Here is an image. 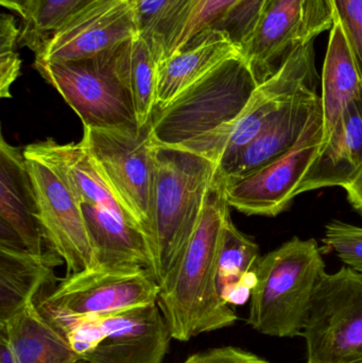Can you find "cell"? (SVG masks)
Segmentation results:
<instances>
[{
    "label": "cell",
    "mask_w": 362,
    "mask_h": 363,
    "mask_svg": "<svg viewBox=\"0 0 362 363\" xmlns=\"http://www.w3.org/2000/svg\"><path fill=\"white\" fill-rule=\"evenodd\" d=\"M315 239L293 237L259 260L251 290L248 324L266 336H302L317 286L325 274Z\"/></svg>",
    "instance_id": "obj_3"
},
{
    "label": "cell",
    "mask_w": 362,
    "mask_h": 363,
    "mask_svg": "<svg viewBox=\"0 0 362 363\" xmlns=\"http://www.w3.org/2000/svg\"><path fill=\"white\" fill-rule=\"evenodd\" d=\"M23 151L26 159L48 167L80 204L102 205L129 222L82 142L59 144L48 138L28 145Z\"/></svg>",
    "instance_id": "obj_17"
},
{
    "label": "cell",
    "mask_w": 362,
    "mask_h": 363,
    "mask_svg": "<svg viewBox=\"0 0 362 363\" xmlns=\"http://www.w3.org/2000/svg\"><path fill=\"white\" fill-rule=\"evenodd\" d=\"M322 132L320 104L288 152L244 178L223 180L230 207L244 215L266 217H276L286 211L295 199V188L318 155Z\"/></svg>",
    "instance_id": "obj_12"
},
{
    "label": "cell",
    "mask_w": 362,
    "mask_h": 363,
    "mask_svg": "<svg viewBox=\"0 0 362 363\" xmlns=\"http://www.w3.org/2000/svg\"><path fill=\"white\" fill-rule=\"evenodd\" d=\"M178 0H133L138 34L146 42Z\"/></svg>",
    "instance_id": "obj_32"
},
{
    "label": "cell",
    "mask_w": 362,
    "mask_h": 363,
    "mask_svg": "<svg viewBox=\"0 0 362 363\" xmlns=\"http://www.w3.org/2000/svg\"><path fill=\"white\" fill-rule=\"evenodd\" d=\"M62 262L50 249L38 255L0 242V322L35 301L40 290L55 281V269Z\"/></svg>",
    "instance_id": "obj_20"
},
{
    "label": "cell",
    "mask_w": 362,
    "mask_h": 363,
    "mask_svg": "<svg viewBox=\"0 0 362 363\" xmlns=\"http://www.w3.org/2000/svg\"><path fill=\"white\" fill-rule=\"evenodd\" d=\"M0 337L12 350L15 363H80L65 337L47 320L35 301L0 322Z\"/></svg>",
    "instance_id": "obj_24"
},
{
    "label": "cell",
    "mask_w": 362,
    "mask_h": 363,
    "mask_svg": "<svg viewBox=\"0 0 362 363\" xmlns=\"http://www.w3.org/2000/svg\"><path fill=\"white\" fill-rule=\"evenodd\" d=\"M257 86L244 57H230L153 113V140L159 146L178 147L216 131L235 121Z\"/></svg>",
    "instance_id": "obj_4"
},
{
    "label": "cell",
    "mask_w": 362,
    "mask_h": 363,
    "mask_svg": "<svg viewBox=\"0 0 362 363\" xmlns=\"http://www.w3.org/2000/svg\"><path fill=\"white\" fill-rule=\"evenodd\" d=\"M334 23L331 0H268L238 49L259 85L276 74L295 51L332 29Z\"/></svg>",
    "instance_id": "obj_9"
},
{
    "label": "cell",
    "mask_w": 362,
    "mask_h": 363,
    "mask_svg": "<svg viewBox=\"0 0 362 363\" xmlns=\"http://www.w3.org/2000/svg\"><path fill=\"white\" fill-rule=\"evenodd\" d=\"M321 104L317 87L298 95L280 116L244 147L231 161L218 166L217 172L225 181L237 180L261 169L288 152L301 138Z\"/></svg>",
    "instance_id": "obj_16"
},
{
    "label": "cell",
    "mask_w": 362,
    "mask_h": 363,
    "mask_svg": "<svg viewBox=\"0 0 362 363\" xmlns=\"http://www.w3.org/2000/svg\"><path fill=\"white\" fill-rule=\"evenodd\" d=\"M267 2L268 0H238L219 23L217 31L225 32L236 46H239L252 31Z\"/></svg>",
    "instance_id": "obj_30"
},
{
    "label": "cell",
    "mask_w": 362,
    "mask_h": 363,
    "mask_svg": "<svg viewBox=\"0 0 362 363\" xmlns=\"http://www.w3.org/2000/svg\"><path fill=\"white\" fill-rule=\"evenodd\" d=\"M261 258L259 245L234 225L230 215L223 228L217 268V287L227 304L242 305L248 300Z\"/></svg>",
    "instance_id": "obj_25"
},
{
    "label": "cell",
    "mask_w": 362,
    "mask_h": 363,
    "mask_svg": "<svg viewBox=\"0 0 362 363\" xmlns=\"http://www.w3.org/2000/svg\"><path fill=\"white\" fill-rule=\"evenodd\" d=\"M238 55L239 49L225 32L212 31L193 48L179 51L159 62L154 112L163 110L185 89Z\"/></svg>",
    "instance_id": "obj_23"
},
{
    "label": "cell",
    "mask_w": 362,
    "mask_h": 363,
    "mask_svg": "<svg viewBox=\"0 0 362 363\" xmlns=\"http://www.w3.org/2000/svg\"><path fill=\"white\" fill-rule=\"evenodd\" d=\"M137 34L133 0H97L57 30L35 60L87 59L112 50Z\"/></svg>",
    "instance_id": "obj_14"
},
{
    "label": "cell",
    "mask_w": 362,
    "mask_h": 363,
    "mask_svg": "<svg viewBox=\"0 0 362 363\" xmlns=\"http://www.w3.org/2000/svg\"><path fill=\"white\" fill-rule=\"evenodd\" d=\"M81 206L93 245L95 267L145 269L153 275L152 251L145 232L108 207Z\"/></svg>",
    "instance_id": "obj_19"
},
{
    "label": "cell",
    "mask_w": 362,
    "mask_h": 363,
    "mask_svg": "<svg viewBox=\"0 0 362 363\" xmlns=\"http://www.w3.org/2000/svg\"><path fill=\"white\" fill-rule=\"evenodd\" d=\"M229 216L225 183L216 172L199 225L178 266L159 286L157 305L174 340L186 342L237 321L217 287L219 251Z\"/></svg>",
    "instance_id": "obj_1"
},
{
    "label": "cell",
    "mask_w": 362,
    "mask_h": 363,
    "mask_svg": "<svg viewBox=\"0 0 362 363\" xmlns=\"http://www.w3.org/2000/svg\"><path fill=\"white\" fill-rule=\"evenodd\" d=\"M237 1L178 0L147 42L157 63L179 51L193 48L206 34L217 31Z\"/></svg>",
    "instance_id": "obj_21"
},
{
    "label": "cell",
    "mask_w": 362,
    "mask_h": 363,
    "mask_svg": "<svg viewBox=\"0 0 362 363\" xmlns=\"http://www.w3.org/2000/svg\"><path fill=\"white\" fill-rule=\"evenodd\" d=\"M1 4L23 17L32 0H0Z\"/></svg>",
    "instance_id": "obj_35"
},
{
    "label": "cell",
    "mask_w": 362,
    "mask_h": 363,
    "mask_svg": "<svg viewBox=\"0 0 362 363\" xmlns=\"http://www.w3.org/2000/svg\"><path fill=\"white\" fill-rule=\"evenodd\" d=\"M182 363H269L267 360L233 347H215L193 354Z\"/></svg>",
    "instance_id": "obj_33"
},
{
    "label": "cell",
    "mask_w": 362,
    "mask_h": 363,
    "mask_svg": "<svg viewBox=\"0 0 362 363\" xmlns=\"http://www.w3.org/2000/svg\"><path fill=\"white\" fill-rule=\"evenodd\" d=\"M81 142L130 223L148 237L159 149L151 121L137 129L84 127Z\"/></svg>",
    "instance_id": "obj_5"
},
{
    "label": "cell",
    "mask_w": 362,
    "mask_h": 363,
    "mask_svg": "<svg viewBox=\"0 0 362 363\" xmlns=\"http://www.w3.org/2000/svg\"><path fill=\"white\" fill-rule=\"evenodd\" d=\"M302 337L306 363H342L362 354V274L344 267L323 275Z\"/></svg>",
    "instance_id": "obj_10"
},
{
    "label": "cell",
    "mask_w": 362,
    "mask_h": 363,
    "mask_svg": "<svg viewBox=\"0 0 362 363\" xmlns=\"http://www.w3.org/2000/svg\"><path fill=\"white\" fill-rule=\"evenodd\" d=\"M159 294V284L148 270L95 267L66 275L36 305L57 315H106L155 304Z\"/></svg>",
    "instance_id": "obj_11"
},
{
    "label": "cell",
    "mask_w": 362,
    "mask_h": 363,
    "mask_svg": "<svg viewBox=\"0 0 362 363\" xmlns=\"http://www.w3.org/2000/svg\"><path fill=\"white\" fill-rule=\"evenodd\" d=\"M27 160L38 207V221L49 249L66 264V275L95 267L93 245L80 202L40 162Z\"/></svg>",
    "instance_id": "obj_13"
},
{
    "label": "cell",
    "mask_w": 362,
    "mask_h": 363,
    "mask_svg": "<svg viewBox=\"0 0 362 363\" xmlns=\"http://www.w3.org/2000/svg\"><path fill=\"white\" fill-rule=\"evenodd\" d=\"M97 0H32L21 17L18 44L38 57L53 34Z\"/></svg>",
    "instance_id": "obj_27"
},
{
    "label": "cell",
    "mask_w": 362,
    "mask_h": 363,
    "mask_svg": "<svg viewBox=\"0 0 362 363\" xmlns=\"http://www.w3.org/2000/svg\"><path fill=\"white\" fill-rule=\"evenodd\" d=\"M317 83L314 43H310L295 51L276 74L255 89L235 121L176 148L223 165L271 125L298 95L317 87Z\"/></svg>",
    "instance_id": "obj_8"
},
{
    "label": "cell",
    "mask_w": 362,
    "mask_h": 363,
    "mask_svg": "<svg viewBox=\"0 0 362 363\" xmlns=\"http://www.w3.org/2000/svg\"><path fill=\"white\" fill-rule=\"evenodd\" d=\"M362 97V76L341 21L335 16L322 72L323 132L320 147L331 138L346 106Z\"/></svg>",
    "instance_id": "obj_22"
},
{
    "label": "cell",
    "mask_w": 362,
    "mask_h": 363,
    "mask_svg": "<svg viewBox=\"0 0 362 363\" xmlns=\"http://www.w3.org/2000/svg\"><path fill=\"white\" fill-rule=\"evenodd\" d=\"M117 63L131 91L138 125H148L155 108L159 69L150 46L137 34L119 45Z\"/></svg>",
    "instance_id": "obj_26"
},
{
    "label": "cell",
    "mask_w": 362,
    "mask_h": 363,
    "mask_svg": "<svg viewBox=\"0 0 362 363\" xmlns=\"http://www.w3.org/2000/svg\"><path fill=\"white\" fill-rule=\"evenodd\" d=\"M21 27L14 17L2 14L0 21V97L11 98V86L19 76L21 59L15 48L18 44Z\"/></svg>",
    "instance_id": "obj_29"
},
{
    "label": "cell",
    "mask_w": 362,
    "mask_h": 363,
    "mask_svg": "<svg viewBox=\"0 0 362 363\" xmlns=\"http://www.w3.org/2000/svg\"><path fill=\"white\" fill-rule=\"evenodd\" d=\"M217 168L210 160L183 149H157L148 239L159 286L178 266L199 225Z\"/></svg>",
    "instance_id": "obj_2"
},
{
    "label": "cell",
    "mask_w": 362,
    "mask_h": 363,
    "mask_svg": "<svg viewBox=\"0 0 362 363\" xmlns=\"http://www.w3.org/2000/svg\"><path fill=\"white\" fill-rule=\"evenodd\" d=\"M23 151L0 142V242L45 253L33 185Z\"/></svg>",
    "instance_id": "obj_15"
},
{
    "label": "cell",
    "mask_w": 362,
    "mask_h": 363,
    "mask_svg": "<svg viewBox=\"0 0 362 363\" xmlns=\"http://www.w3.org/2000/svg\"><path fill=\"white\" fill-rule=\"evenodd\" d=\"M117 48L87 59L34 62L84 127L140 128L131 91L117 63Z\"/></svg>",
    "instance_id": "obj_6"
},
{
    "label": "cell",
    "mask_w": 362,
    "mask_h": 363,
    "mask_svg": "<svg viewBox=\"0 0 362 363\" xmlns=\"http://www.w3.org/2000/svg\"><path fill=\"white\" fill-rule=\"evenodd\" d=\"M63 335L81 363H163L172 339L157 303L68 318Z\"/></svg>",
    "instance_id": "obj_7"
},
{
    "label": "cell",
    "mask_w": 362,
    "mask_h": 363,
    "mask_svg": "<svg viewBox=\"0 0 362 363\" xmlns=\"http://www.w3.org/2000/svg\"><path fill=\"white\" fill-rule=\"evenodd\" d=\"M342 363H362V354L356 356V357L352 358V359L348 360V362Z\"/></svg>",
    "instance_id": "obj_36"
},
{
    "label": "cell",
    "mask_w": 362,
    "mask_h": 363,
    "mask_svg": "<svg viewBox=\"0 0 362 363\" xmlns=\"http://www.w3.org/2000/svg\"><path fill=\"white\" fill-rule=\"evenodd\" d=\"M341 21L362 76V0H331Z\"/></svg>",
    "instance_id": "obj_31"
},
{
    "label": "cell",
    "mask_w": 362,
    "mask_h": 363,
    "mask_svg": "<svg viewBox=\"0 0 362 363\" xmlns=\"http://www.w3.org/2000/svg\"><path fill=\"white\" fill-rule=\"evenodd\" d=\"M344 189L353 208L362 216V166L355 178L344 186Z\"/></svg>",
    "instance_id": "obj_34"
},
{
    "label": "cell",
    "mask_w": 362,
    "mask_h": 363,
    "mask_svg": "<svg viewBox=\"0 0 362 363\" xmlns=\"http://www.w3.org/2000/svg\"><path fill=\"white\" fill-rule=\"evenodd\" d=\"M362 166V97L346 106L331 138L319 149L293 196L325 187L344 188Z\"/></svg>",
    "instance_id": "obj_18"
},
{
    "label": "cell",
    "mask_w": 362,
    "mask_h": 363,
    "mask_svg": "<svg viewBox=\"0 0 362 363\" xmlns=\"http://www.w3.org/2000/svg\"><path fill=\"white\" fill-rule=\"evenodd\" d=\"M322 242V253L335 252L349 268L362 274V228L334 220L325 226Z\"/></svg>",
    "instance_id": "obj_28"
}]
</instances>
